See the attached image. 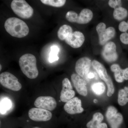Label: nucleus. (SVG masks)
<instances>
[{
  "instance_id": "f257e3e1",
  "label": "nucleus",
  "mask_w": 128,
  "mask_h": 128,
  "mask_svg": "<svg viewBox=\"0 0 128 128\" xmlns=\"http://www.w3.org/2000/svg\"><path fill=\"white\" fill-rule=\"evenodd\" d=\"M4 28L10 35L18 38H24L29 33V28L26 24L16 18H8L5 22Z\"/></svg>"
},
{
  "instance_id": "f03ea898",
  "label": "nucleus",
  "mask_w": 128,
  "mask_h": 128,
  "mask_svg": "<svg viewBox=\"0 0 128 128\" xmlns=\"http://www.w3.org/2000/svg\"><path fill=\"white\" fill-rule=\"evenodd\" d=\"M18 62L21 70L28 78L34 79L38 77V71L34 56L30 54H25L20 57Z\"/></svg>"
},
{
  "instance_id": "7ed1b4c3",
  "label": "nucleus",
  "mask_w": 128,
  "mask_h": 128,
  "mask_svg": "<svg viewBox=\"0 0 128 128\" xmlns=\"http://www.w3.org/2000/svg\"><path fill=\"white\" fill-rule=\"evenodd\" d=\"M11 7L14 13L21 18H29L33 15V9L25 0H13Z\"/></svg>"
},
{
  "instance_id": "20e7f679",
  "label": "nucleus",
  "mask_w": 128,
  "mask_h": 128,
  "mask_svg": "<svg viewBox=\"0 0 128 128\" xmlns=\"http://www.w3.org/2000/svg\"><path fill=\"white\" fill-rule=\"evenodd\" d=\"M92 64L93 68L98 73L100 78L105 82L107 86V95L108 96H111L114 93V86L112 79L108 75L105 66L96 60H93Z\"/></svg>"
},
{
  "instance_id": "39448f33",
  "label": "nucleus",
  "mask_w": 128,
  "mask_h": 128,
  "mask_svg": "<svg viewBox=\"0 0 128 128\" xmlns=\"http://www.w3.org/2000/svg\"><path fill=\"white\" fill-rule=\"evenodd\" d=\"M0 83L2 86L14 91H18L22 85L18 79L9 72H2L0 74Z\"/></svg>"
},
{
  "instance_id": "423d86ee",
  "label": "nucleus",
  "mask_w": 128,
  "mask_h": 128,
  "mask_svg": "<svg viewBox=\"0 0 128 128\" xmlns=\"http://www.w3.org/2000/svg\"><path fill=\"white\" fill-rule=\"evenodd\" d=\"M106 118L110 128H120L124 121V118L115 107L110 106L106 113Z\"/></svg>"
},
{
  "instance_id": "0eeeda50",
  "label": "nucleus",
  "mask_w": 128,
  "mask_h": 128,
  "mask_svg": "<svg viewBox=\"0 0 128 128\" xmlns=\"http://www.w3.org/2000/svg\"><path fill=\"white\" fill-rule=\"evenodd\" d=\"M92 64L91 60L87 57L80 58L76 63V71L78 75L85 80H88L87 76Z\"/></svg>"
},
{
  "instance_id": "6e6552de",
  "label": "nucleus",
  "mask_w": 128,
  "mask_h": 128,
  "mask_svg": "<svg viewBox=\"0 0 128 128\" xmlns=\"http://www.w3.org/2000/svg\"><path fill=\"white\" fill-rule=\"evenodd\" d=\"M57 104L55 99L50 96L38 97L34 102V105L36 107L49 111L55 109Z\"/></svg>"
},
{
  "instance_id": "1a4fd4ad",
  "label": "nucleus",
  "mask_w": 128,
  "mask_h": 128,
  "mask_svg": "<svg viewBox=\"0 0 128 128\" xmlns=\"http://www.w3.org/2000/svg\"><path fill=\"white\" fill-rule=\"evenodd\" d=\"M28 116L34 121H47L52 118L51 112L38 108H32L28 111Z\"/></svg>"
},
{
  "instance_id": "9d476101",
  "label": "nucleus",
  "mask_w": 128,
  "mask_h": 128,
  "mask_svg": "<svg viewBox=\"0 0 128 128\" xmlns=\"http://www.w3.org/2000/svg\"><path fill=\"white\" fill-rule=\"evenodd\" d=\"M62 86L60 98L63 102H66L74 98L75 92L72 89L71 82L68 78H64L62 80Z\"/></svg>"
},
{
  "instance_id": "9b49d317",
  "label": "nucleus",
  "mask_w": 128,
  "mask_h": 128,
  "mask_svg": "<svg viewBox=\"0 0 128 128\" xmlns=\"http://www.w3.org/2000/svg\"><path fill=\"white\" fill-rule=\"evenodd\" d=\"M64 109L68 114H79L84 112L82 101L78 97H74L66 102L64 106Z\"/></svg>"
},
{
  "instance_id": "f8f14e48",
  "label": "nucleus",
  "mask_w": 128,
  "mask_h": 128,
  "mask_svg": "<svg viewBox=\"0 0 128 128\" xmlns=\"http://www.w3.org/2000/svg\"><path fill=\"white\" fill-rule=\"evenodd\" d=\"M65 41L72 48H76L82 46L84 42L85 37L81 32L76 31L69 35Z\"/></svg>"
},
{
  "instance_id": "ddd939ff",
  "label": "nucleus",
  "mask_w": 128,
  "mask_h": 128,
  "mask_svg": "<svg viewBox=\"0 0 128 128\" xmlns=\"http://www.w3.org/2000/svg\"><path fill=\"white\" fill-rule=\"evenodd\" d=\"M71 79L74 87L78 94L84 96H87V82L86 80L78 75V74H73L72 75Z\"/></svg>"
},
{
  "instance_id": "4468645a",
  "label": "nucleus",
  "mask_w": 128,
  "mask_h": 128,
  "mask_svg": "<svg viewBox=\"0 0 128 128\" xmlns=\"http://www.w3.org/2000/svg\"><path fill=\"white\" fill-rule=\"evenodd\" d=\"M116 45L113 42H108L104 48L102 54L105 60L108 62H114L118 59Z\"/></svg>"
},
{
  "instance_id": "2eb2a0df",
  "label": "nucleus",
  "mask_w": 128,
  "mask_h": 128,
  "mask_svg": "<svg viewBox=\"0 0 128 128\" xmlns=\"http://www.w3.org/2000/svg\"><path fill=\"white\" fill-rule=\"evenodd\" d=\"M104 117L100 112H96L92 116V119L86 124L87 128H108L107 124L102 122Z\"/></svg>"
},
{
  "instance_id": "dca6fc26",
  "label": "nucleus",
  "mask_w": 128,
  "mask_h": 128,
  "mask_svg": "<svg viewBox=\"0 0 128 128\" xmlns=\"http://www.w3.org/2000/svg\"><path fill=\"white\" fill-rule=\"evenodd\" d=\"M93 15L92 12L90 9H82L78 15L76 23L82 24L88 23L92 19Z\"/></svg>"
},
{
  "instance_id": "f3484780",
  "label": "nucleus",
  "mask_w": 128,
  "mask_h": 128,
  "mask_svg": "<svg viewBox=\"0 0 128 128\" xmlns=\"http://www.w3.org/2000/svg\"><path fill=\"white\" fill-rule=\"evenodd\" d=\"M116 32L114 28L109 27L98 36L99 42L102 45L105 44L108 41L112 39L115 35Z\"/></svg>"
},
{
  "instance_id": "a211bd4d",
  "label": "nucleus",
  "mask_w": 128,
  "mask_h": 128,
  "mask_svg": "<svg viewBox=\"0 0 128 128\" xmlns=\"http://www.w3.org/2000/svg\"><path fill=\"white\" fill-rule=\"evenodd\" d=\"M72 33V28L67 25H64L60 28L57 33L58 38L61 40H65Z\"/></svg>"
},
{
  "instance_id": "6ab92c4d",
  "label": "nucleus",
  "mask_w": 128,
  "mask_h": 128,
  "mask_svg": "<svg viewBox=\"0 0 128 128\" xmlns=\"http://www.w3.org/2000/svg\"><path fill=\"white\" fill-rule=\"evenodd\" d=\"M128 102V86L120 89L118 92V103L120 106H124Z\"/></svg>"
},
{
  "instance_id": "aec40b11",
  "label": "nucleus",
  "mask_w": 128,
  "mask_h": 128,
  "mask_svg": "<svg viewBox=\"0 0 128 128\" xmlns=\"http://www.w3.org/2000/svg\"><path fill=\"white\" fill-rule=\"evenodd\" d=\"M128 16V10L122 7L116 8L113 12L114 18L118 20H121L126 18Z\"/></svg>"
},
{
  "instance_id": "412c9836",
  "label": "nucleus",
  "mask_w": 128,
  "mask_h": 128,
  "mask_svg": "<svg viewBox=\"0 0 128 128\" xmlns=\"http://www.w3.org/2000/svg\"><path fill=\"white\" fill-rule=\"evenodd\" d=\"M12 106V101L7 98H4L1 99L0 113L4 114L9 111Z\"/></svg>"
},
{
  "instance_id": "4be33fe9",
  "label": "nucleus",
  "mask_w": 128,
  "mask_h": 128,
  "mask_svg": "<svg viewBox=\"0 0 128 128\" xmlns=\"http://www.w3.org/2000/svg\"><path fill=\"white\" fill-rule=\"evenodd\" d=\"M92 89L94 94L97 96H101L105 92V87L102 82H96L92 85Z\"/></svg>"
},
{
  "instance_id": "5701e85b",
  "label": "nucleus",
  "mask_w": 128,
  "mask_h": 128,
  "mask_svg": "<svg viewBox=\"0 0 128 128\" xmlns=\"http://www.w3.org/2000/svg\"><path fill=\"white\" fill-rule=\"evenodd\" d=\"M60 51V48L57 46H53L50 47V53L49 61L50 63H53L57 61L59 59L58 54Z\"/></svg>"
},
{
  "instance_id": "b1692460",
  "label": "nucleus",
  "mask_w": 128,
  "mask_h": 128,
  "mask_svg": "<svg viewBox=\"0 0 128 128\" xmlns=\"http://www.w3.org/2000/svg\"><path fill=\"white\" fill-rule=\"evenodd\" d=\"M41 2L44 4L55 7H60L65 4V0H41Z\"/></svg>"
},
{
  "instance_id": "393cba45",
  "label": "nucleus",
  "mask_w": 128,
  "mask_h": 128,
  "mask_svg": "<svg viewBox=\"0 0 128 128\" xmlns=\"http://www.w3.org/2000/svg\"><path fill=\"white\" fill-rule=\"evenodd\" d=\"M78 15L73 11H70L66 13V17L67 20L70 22H76L78 19Z\"/></svg>"
},
{
  "instance_id": "a878e982",
  "label": "nucleus",
  "mask_w": 128,
  "mask_h": 128,
  "mask_svg": "<svg viewBox=\"0 0 128 128\" xmlns=\"http://www.w3.org/2000/svg\"><path fill=\"white\" fill-rule=\"evenodd\" d=\"M114 78L117 82L121 83L124 81V78L123 70L121 68L114 72Z\"/></svg>"
},
{
  "instance_id": "bb28decb",
  "label": "nucleus",
  "mask_w": 128,
  "mask_h": 128,
  "mask_svg": "<svg viewBox=\"0 0 128 128\" xmlns=\"http://www.w3.org/2000/svg\"><path fill=\"white\" fill-rule=\"evenodd\" d=\"M106 29V25L105 23L100 22L98 24L96 27V30L98 36L102 34Z\"/></svg>"
},
{
  "instance_id": "cd10ccee",
  "label": "nucleus",
  "mask_w": 128,
  "mask_h": 128,
  "mask_svg": "<svg viewBox=\"0 0 128 128\" xmlns=\"http://www.w3.org/2000/svg\"><path fill=\"white\" fill-rule=\"evenodd\" d=\"M118 29L120 32H126L128 30V25L124 21L121 22L118 25Z\"/></svg>"
},
{
  "instance_id": "c85d7f7f",
  "label": "nucleus",
  "mask_w": 128,
  "mask_h": 128,
  "mask_svg": "<svg viewBox=\"0 0 128 128\" xmlns=\"http://www.w3.org/2000/svg\"><path fill=\"white\" fill-rule=\"evenodd\" d=\"M121 2V1L119 0H110L108 1V4L110 7L115 9L117 6L120 5Z\"/></svg>"
},
{
  "instance_id": "c756f323",
  "label": "nucleus",
  "mask_w": 128,
  "mask_h": 128,
  "mask_svg": "<svg viewBox=\"0 0 128 128\" xmlns=\"http://www.w3.org/2000/svg\"><path fill=\"white\" fill-rule=\"evenodd\" d=\"M120 40L122 43L128 44V33L126 32L121 34L120 36Z\"/></svg>"
},
{
  "instance_id": "7c9ffc66",
  "label": "nucleus",
  "mask_w": 128,
  "mask_h": 128,
  "mask_svg": "<svg viewBox=\"0 0 128 128\" xmlns=\"http://www.w3.org/2000/svg\"><path fill=\"white\" fill-rule=\"evenodd\" d=\"M120 68H121V67L119 65L117 64H113L110 67L111 70L114 73Z\"/></svg>"
},
{
  "instance_id": "2f4dec72",
  "label": "nucleus",
  "mask_w": 128,
  "mask_h": 128,
  "mask_svg": "<svg viewBox=\"0 0 128 128\" xmlns=\"http://www.w3.org/2000/svg\"><path fill=\"white\" fill-rule=\"evenodd\" d=\"M124 78V80H128V68L123 69Z\"/></svg>"
},
{
  "instance_id": "473e14b6",
  "label": "nucleus",
  "mask_w": 128,
  "mask_h": 128,
  "mask_svg": "<svg viewBox=\"0 0 128 128\" xmlns=\"http://www.w3.org/2000/svg\"><path fill=\"white\" fill-rule=\"evenodd\" d=\"M94 77H95V75H94V73L92 72H90L88 73V75L87 79L88 80L94 78Z\"/></svg>"
},
{
  "instance_id": "72a5a7b5",
  "label": "nucleus",
  "mask_w": 128,
  "mask_h": 128,
  "mask_svg": "<svg viewBox=\"0 0 128 128\" xmlns=\"http://www.w3.org/2000/svg\"><path fill=\"white\" fill-rule=\"evenodd\" d=\"M98 102L97 100H96V99H94V103H96L97 102Z\"/></svg>"
},
{
  "instance_id": "f704fd0d",
  "label": "nucleus",
  "mask_w": 128,
  "mask_h": 128,
  "mask_svg": "<svg viewBox=\"0 0 128 128\" xmlns=\"http://www.w3.org/2000/svg\"><path fill=\"white\" fill-rule=\"evenodd\" d=\"M0 70H1V69H2V66L1 64L0 65Z\"/></svg>"
},
{
  "instance_id": "c9c22d12",
  "label": "nucleus",
  "mask_w": 128,
  "mask_h": 128,
  "mask_svg": "<svg viewBox=\"0 0 128 128\" xmlns=\"http://www.w3.org/2000/svg\"><path fill=\"white\" fill-rule=\"evenodd\" d=\"M38 128V127H34V128Z\"/></svg>"
},
{
  "instance_id": "e433bc0d",
  "label": "nucleus",
  "mask_w": 128,
  "mask_h": 128,
  "mask_svg": "<svg viewBox=\"0 0 128 128\" xmlns=\"http://www.w3.org/2000/svg\"></svg>"
}]
</instances>
